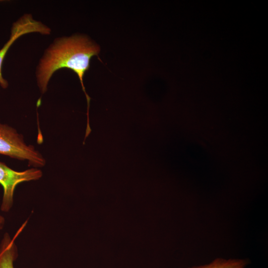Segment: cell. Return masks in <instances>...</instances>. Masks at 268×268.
<instances>
[{
  "label": "cell",
  "mask_w": 268,
  "mask_h": 268,
  "mask_svg": "<svg viewBox=\"0 0 268 268\" xmlns=\"http://www.w3.org/2000/svg\"><path fill=\"white\" fill-rule=\"evenodd\" d=\"M37 32L44 35L50 34L51 29L40 21L34 20L30 14H25L13 23L9 40L0 49V85L5 89L8 82L2 75V66L4 59L12 44L21 36Z\"/></svg>",
  "instance_id": "4"
},
{
  "label": "cell",
  "mask_w": 268,
  "mask_h": 268,
  "mask_svg": "<svg viewBox=\"0 0 268 268\" xmlns=\"http://www.w3.org/2000/svg\"><path fill=\"white\" fill-rule=\"evenodd\" d=\"M0 154L26 160L34 167L46 163L42 155L32 145H27L23 137L12 127L0 122Z\"/></svg>",
  "instance_id": "2"
},
{
  "label": "cell",
  "mask_w": 268,
  "mask_h": 268,
  "mask_svg": "<svg viewBox=\"0 0 268 268\" xmlns=\"http://www.w3.org/2000/svg\"><path fill=\"white\" fill-rule=\"evenodd\" d=\"M248 263L246 259L216 258L208 264L188 268H245Z\"/></svg>",
  "instance_id": "6"
},
{
  "label": "cell",
  "mask_w": 268,
  "mask_h": 268,
  "mask_svg": "<svg viewBox=\"0 0 268 268\" xmlns=\"http://www.w3.org/2000/svg\"><path fill=\"white\" fill-rule=\"evenodd\" d=\"M17 257V248L14 240L5 233L0 244V268H14V263Z\"/></svg>",
  "instance_id": "5"
},
{
  "label": "cell",
  "mask_w": 268,
  "mask_h": 268,
  "mask_svg": "<svg viewBox=\"0 0 268 268\" xmlns=\"http://www.w3.org/2000/svg\"><path fill=\"white\" fill-rule=\"evenodd\" d=\"M99 52V46L83 35L58 38L46 51L37 71L38 85L42 93L46 91L48 83L56 71L67 68L77 75L87 100V122L91 98L85 91L83 76L89 68L91 59Z\"/></svg>",
  "instance_id": "1"
},
{
  "label": "cell",
  "mask_w": 268,
  "mask_h": 268,
  "mask_svg": "<svg viewBox=\"0 0 268 268\" xmlns=\"http://www.w3.org/2000/svg\"><path fill=\"white\" fill-rule=\"evenodd\" d=\"M42 176V172L39 169L31 168L22 171H17L0 162V184L3 191L1 210L8 212L11 209L13 203L14 191L19 184L37 180Z\"/></svg>",
  "instance_id": "3"
},
{
  "label": "cell",
  "mask_w": 268,
  "mask_h": 268,
  "mask_svg": "<svg viewBox=\"0 0 268 268\" xmlns=\"http://www.w3.org/2000/svg\"><path fill=\"white\" fill-rule=\"evenodd\" d=\"M5 222L4 217L0 215V230L3 228Z\"/></svg>",
  "instance_id": "7"
}]
</instances>
